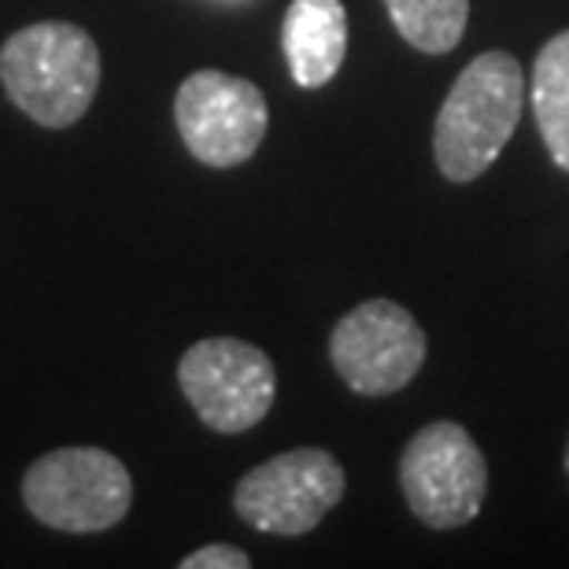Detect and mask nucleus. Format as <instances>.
Segmentation results:
<instances>
[{
  "label": "nucleus",
  "mask_w": 569,
  "mask_h": 569,
  "mask_svg": "<svg viewBox=\"0 0 569 569\" xmlns=\"http://www.w3.org/2000/svg\"><path fill=\"white\" fill-rule=\"evenodd\" d=\"M248 566H252V559L241 548H233V543H208V548L181 559V569H248Z\"/></svg>",
  "instance_id": "obj_12"
},
{
  "label": "nucleus",
  "mask_w": 569,
  "mask_h": 569,
  "mask_svg": "<svg viewBox=\"0 0 569 569\" xmlns=\"http://www.w3.org/2000/svg\"><path fill=\"white\" fill-rule=\"evenodd\" d=\"M348 477L326 448H292L248 470L233 488V510L274 537H303L345 499Z\"/></svg>",
  "instance_id": "obj_6"
},
{
  "label": "nucleus",
  "mask_w": 569,
  "mask_h": 569,
  "mask_svg": "<svg viewBox=\"0 0 569 569\" xmlns=\"http://www.w3.org/2000/svg\"><path fill=\"white\" fill-rule=\"evenodd\" d=\"M174 122L189 156L226 170L248 163L267 138L270 108L263 89L226 71H192L178 86Z\"/></svg>",
  "instance_id": "obj_7"
},
{
  "label": "nucleus",
  "mask_w": 569,
  "mask_h": 569,
  "mask_svg": "<svg viewBox=\"0 0 569 569\" xmlns=\"http://www.w3.org/2000/svg\"><path fill=\"white\" fill-rule=\"evenodd\" d=\"M566 477H569V443H566Z\"/></svg>",
  "instance_id": "obj_13"
},
{
  "label": "nucleus",
  "mask_w": 569,
  "mask_h": 569,
  "mask_svg": "<svg viewBox=\"0 0 569 569\" xmlns=\"http://www.w3.org/2000/svg\"><path fill=\"white\" fill-rule=\"evenodd\" d=\"M426 329L396 300H367L329 333V359L340 381L359 396H392L426 367Z\"/></svg>",
  "instance_id": "obj_8"
},
{
  "label": "nucleus",
  "mask_w": 569,
  "mask_h": 569,
  "mask_svg": "<svg viewBox=\"0 0 569 569\" xmlns=\"http://www.w3.org/2000/svg\"><path fill=\"white\" fill-rule=\"evenodd\" d=\"M400 488L411 515L429 529H462L481 515L488 462L459 422H429L400 455Z\"/></svg>",
  "instance_id": "obj_4"
},
{
  "label": "nucleus",
  "mask_w": 569,
  "mask_h": 569,
  "mask_svg": "<svg viewBox=\"0 0 569 569\" xmlns=\"http://www.w3.org/2000/svg\"><path fill=\"white\" fill-rule=\"evenodd\" d=\"M529 100L555 167L569 174V30L555 33L537 52Z\"/></svg>",
  "instance_id": "obj_10"
},
{
  "label": "nucleus",
  "mask_w": 569,
  "mask_h": 569,
  "mask_svg": "<svg viewBox=\"0 0 569 569\" xmlns=\"http://www.w3.org/2000/svg\"><path fill=\"white\" fill-rule=\"evenodd\" d=\"M281 52L296 86L322 89L348 56L345 0H292L281 19Z\"/></svg>",
  "instance_id": "obj_9"
},
{
  "label": "nucleus",
  "mask_w": 569,
  "mask_h": 569,
  "mask_svg": "<svg viewBox=\"0 0 569 569\" xmlns=\"http://www.w3.org/2000/svg\"><path fill=\"white\" fill-rule=\"evenodd\" d=\"M0 82L22 116L67 130L97 100L100 49L78 22H30L0 44Z\"/></svg>",
  "instance_id": "obj_1"
},
{
  "label": "nucleus",
  "mask_w": 569,
  "mask_h": 569,
  "mask_svg": "<svg viewBox=\"0 0 569 569\" xmlns=\"http://www.w3.org/2000/svg\"><path fill=\"white\" fill-rule=\"evenodd\" d=\"M392 27L418 52L443 56L462 41L470 0H385Z\"/></svg>",
  "instance_id": "obj_11"
},
{
  "label": "nucleus",
  "mask_w": 569,
  "mask_h": 569,
  "mask_svg": "<svg viewBox=\"0 0 569 569\" xmlns=\"http://www.w3.org/2000/svg\"><path fill=\"white\" fill-rule=\"evenodd\" d=\"M178 385L203 426L237 437L270 415L278 373L263 348L237 337H208L181 356Z\"/></svg>",
  "instance_id": "obj_5"
},
{
  "label": "nucleus",
  "mask_w": 569,
  "mask_h": 569,
  "mask_svg": "<svg viewBox=\"0 0 569 569\" xmlns=\"http://www.w3.org/2000/svg\"><path fill=\"white\" fill-rule=\"evenodd\" d=\"M22 503L60 532H104L130 515L133 477L104 448H56L22 473Z\"/></svg>",
  "instance_id": "obj_3"
},
{
  "label": "nucleus",
  "mask_w": 569,
  "mask_h": 569,
  "mask_svg": "<svg viewBox=\"0 0 569 569\" xmlns=\"http://www.w3.org/2000/svg\"><path fill=\"white\" fill-rule=\"evenodd\" d=\"M526 108V71L510 52H481L462 67L432 130V156L448 181H477L515 138Z\"/></svg>",
  "instance_id": "obj_2"
}]
</instances>
